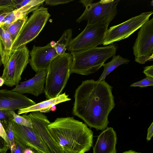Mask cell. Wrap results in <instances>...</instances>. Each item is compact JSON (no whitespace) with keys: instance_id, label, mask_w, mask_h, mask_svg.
<instances>
[{"instance_id":"cell-41","label":"cell","mask_w":153,"mask_h":153,"mask_svg":"<svg viewBox=\"0 0 153 153\" xmlns=\"http://www.w3.org/2000/svg\"><path fill=\"white\" fill-rule=\"evenodd\" d=\"M35 153H38V152H37V151H35Z\"/></svg>"},{"instance_id":"cell-19","label":"cell","mask_w":153,"mask_h":153,"mask_svg":"<svg viewBox=\"0 0 153 153\" xmlns=\"http://www.w3.org/2000/svg\"><path fill=\"white\" fill-rule=\"evenodd\" d=\"M13 42L8 32L0 25V56L4 67L10 56Z\"/></svg>"},{"instance_id":"cell-2","label":"cell","mask_w":153,"mask_h":153,"mask_svg":"<svg viewBox=\"0 0 153 153\" xmlns=\"http://www.w3.org/2000/svg\"><path fill=\"white\" fill-rule=\"evenodd\" d=\"M47 128L54 141L61 148L85 153L92 146L93 131L86 124L73 117L58 118Z\"/></svg>"},{"instance_id":"cell-27","label":"cell","mask_w":153,"mask_h":153,"mask_svg":"<svg viewBox=\"0 0 153 153\" xmlns=\"http://www.w3.org/2000/svg\"><path fill=\"white\" fill-rule=\"evenodd\" d=\"M153 85V77L146 76L140 81L134 82L130 85L131 87H139L141 88Z\"/></svg>"},{"instance_id":"cell-36","label":"cell","mask_w":153,"mask_h":153,"mask_svg":"<svg viewBox=\"0 0 153 153\" xmlns=\"http://www.w3.org/2000/svg\"><path fill=\"white\" fill-rule=\"evenodd\" d=\"M61 150L62 153H78L76 152L64 148H61Z\"/></svg>"},{"instance_id":"cell-26","label":"cell","mask_w":153,"mask_h":153,"mask_svg":"<svg viewBox=\"0 0 153 153\" xmlns=\"http://www.w3.org/2000/svg\"><path fill=\"white\" fill-rule=\"evenodd\" d=\"M5 130L10 143L11 146L10 149L11 153H14L16 148V143L12 127V122L10 124Z\"/></svg>"},{"instance_id":"cell-11","label":"cell","mask_w":153,"mask_h":153,"mask_svg":"<svg viewBox=\"0 0 153 153\" xmlns=\"http://www.w3.org/2000/svg\"><path fill=\"white\" fill-rule=\"evenodd\" d=\"M135 59L153 55V18L147 20L140 28L133 47Z\"/></svg>"},{"instance_id":"cell-23","label":"cell","mask_w":153,"mask_h":153,"mask_svg":"<svg viewBox=\"0 0 153 153\" xmlns=\"http://www.w3.org/2000/svg\"><path fill=\"white\" fill-rule=\"evenodd\" d=\"M10 146L6 130L0 122V153H6Z\"/></svg>"},{"instance_id":"cell-30","label":"cell","mask_w":153,"mask_h":153,"mask_svg":"<svg viewBox=\"0 0 153 153\" xmlns=\"http://www.w3.org/2000/svg\"><path fill=\"white\" fill-rule=\"evenodd\" d=\"M14 9V8L11 7L0 8V25L6 16Z\"/></svg>"},{"instance_id":"cell-1","label":"cell","mask_w":153,"mask_h":153,"mask_svg":"<svg viewBox=\"0 0 153 153\" xmlns=\"http://www.w3.org/2000/svg\"><path fill=\"white\" fill-rule=\"evenodd\" d=\"M112 88L105 80L82 81L75 91L73 114L90 128L104 130L109 123V114L115 106Z\"/></svg>"},{"instance_id":"cell-20","label":"cell","mask_w":153,"mask_h":153,"mask_svg":"<svg viewBox=\"0 0 153 153\" xmlns=\"http://www.w3.org/2000/svg\"><path fill=\"white\" fill-rule=\"evenodd\" d=\"M129 61L128 59L123 58L120 55L113 56L110 62L103 65V71L97 80H104L106 76L118 67L123 64H128Z\"/></svg>"},{"instance_id":"cell-37","label":"cell","mask_w":153,"mask_h":153,"mask_svg":"<svg viewBox=\"0 0 153 153\" xmlns=\"http://www.w3.org/2000/svg\"><path fill=\"white\" fill-rule=\"evenodd\" d=\"M4 79L1 76H0V87L2 86L4 84Z\"/></svg>"},{"instance_id":"cell-16","label":"cell","mask_w":153,"mask_h":153,"mask_svg":"<svg viewBox=\"0 0 153 153\" xmlns=\"http://www.w3.org/2000/svg\"><path fill=\"white\" fill-rule=\"evenodd\" d=\"M117 139L116 132L113 128L107 127L98 136L93 147V153H116Z\"/></svg>"},{"instance_id":"cell-7","label":"cell","mask_w":153,"mask_h":153,"mask_svg":"<svg viewBox=\"0 0 153 153\" xmlns=\"http://www.w3.org/2000/svg\"><path fill=\"white\" fill-rule=\"evenodd\" d=\"M109 24L87 25L83 30L70 41L67 50L74 52L88 49L103 44Z\"/></svg>"},{"instance_id":"cell-24","label":"cell","mask_w":153,"mask_h":153,"mask_svg":"<svg viewBox=\"0 0 153 153\" xmlns=\"http://www.w3.org/2000/svg\"><path fill=\"white\" fill-rule=\"evenodd\" d=\"M9 111L13 115V121L15 123L21 126L32 128L31 122L26 114L22 116L16 114L13 110H9Z\"/></svg>"},{"instance_id":"cell-13","label":"cell","mask_w":153,"mask_h":153,"mask_svg":"<svg viewBox=\"0 0 153 153\" xmlns=\"http://www.w3.org/2000/svg\"><path fill=\"white\" fill-rule=\"evenodd\" d=\"M12 125L15 139L26 147L43 153H50L32 128L21 126L13 120Z\"/></svg>"},{"instance_id":"cell-14","label":"cell","mask_w":153,"mask_h":153,"mask_svg":"<svg viewBox=\"0 0 153 153\" xmlns=\"http://www.w3.org/2000/svg\"><path fill=\"white\" fill-rule=\"evenodd\" d=\"M36 104L34 101L22 94L7 89H0V109L15 111Z\"/></svg>"},{"instance_id":"cell-10","label":"cell","mask_w":153,"mask_h":153,"mask_svg":"<svg viewBox=\"0 0 153 153\" xmlns=\"http://www.w3.org/2000/svg\"><path fill=\"white\" fill-rule=\"evenodd\" d=\"M32 128L50 153H62L61 148L54 141L48 129L50 123L47 117L39 111L31 112L27 115Z\"/></svg>"},{"instance_id":"cell-15","label":"cell","mask_w":153,"mask_h":153,"mask_svg":"<svg viewBox=\"0 0 153 153\" xmlns=\"http://www.w3.org/2000/svg\"><path fill=\"white\" fill-rule=\"evenodd\" d=\"M47 70H43L37 72L32 78L21 82L11 90L23 94L29 93L37 97L44 92Z\"/></svg>"},{"instance_id":"cell-35","label":"cell","mask_w":153,"mask_h":153,"mask_svg":"<svg viewBox=\"0 0 153 153\" xmlns=\"http://www.w3.org/2000/svg\"><path fill=\"white\" fill-rule=\"evenodd\" d=\"M35 150L29 147H26L24 150L23 153H35Z\"/></svg>"},{"instance_id":"cell-3","label":"cell","mask_w":153,"mask_h":153,"mask_svg":"<svg viewBox=\"0 0 153 153\" xmlns=\"http://www.w3.org/2000/svg\"><path fill=\"white\" fill-rule=\"evenodd\" d=\"M117 48L112 44L71 52V73L88 75L97 72L108 59L115 55Z\"/></svg>"},{"instance_id":"cell-5","label":"cell","mask_w":153,"mask_h":153,"mask_svg":"<svg viewBox=\"0 0 153 153\" xmlns=\"http://www.w3.org/2000/svg\"><path fill=\"white\" fill-rule=\"evenodd\" d=\"M119 0H101L93 3L92 0L79 1L85 7L83 13L76 20L80 23L84 20L87 25L109 24L117 13V6Z\"/></svg>"},{"instance_id":"cell-4","label":"cell","mask_w":153,"mask_h":153,"mask_svg":"<svg viewBox=\"0 0 153 153\" xmlns=\"http://www.w3.org/2000/svg\"><path fill=\"white\" fill-rule=\"evenodd\" d=\"M72 57L70 53L58 55L51 62L47 69L44 92L48 99L58 97L69 78Z\"/></svg>"},{"instance_id":"cell-33","label":"cell","mask_w":153,"mask_h":153,"mask_svg":"<svg viewBox=\"0 0 153 153\" xmlns=\"http://www.w3.org/2000/svg\"><path fill=\"white\" fill-rule=\"evenodd\" d=\"M16 143V148L14 153H23V151L26 147L20 143L15 139Z\"/></svg>"},{"instance_id":"cell-39","label":"cell","mask_w":153,"mask_h":153,"mask_svg":"<svg viewBox=\"0 0 153 153\" xmlns=\"http://www.w3.org/2000/svg\"><path fill=\"white\" fill-rule=\"evenodd\" d=\"M56 110V105L52 107L51 108L50 110L52 111H55Z\"/></svg>"},{"instance_id":"cell-8","label":"cell","mask_w":153,"mask_h":153,"mask_svg":"<svg viewBox=\"0 0 153 153\" xmlns=\"http://www.w3.org/2000/svg\"><path fill=\"white\" fill-rule=\"evenodd\" d=\"M29 53L26 45L11 52L1 76L4 79V85L13 87L19 84L22 73L29 62Z\"/></svg>"},{"instance_id":"cell-29","label":"cell","mask_w":153,"mask_h":153,"mask_svg":"<svg viewBox=\"0 0 153 153\" xmlns=\"http://www.w3.org/2000/svg\"><path fill=\"white\" fill-rule=\"evenodd\" d=\"M14 0H0V8L11 7L14 8Z\"/></svg>"},{"instance_id":"cell-21","label":"cell","mask_w":153,"mask_h":153,"mask_svg":"<svg viewBox=\"0 0 153 153\" xmlns=\"http://www.w3.org/2000/svg\"><path fill=\"white\" fill-rule=\"evenodd\" d=\"M27 19V16L11 23L0 25L9 34L13 43L19 34Z\"/></svg>"},{"instance_id":"cell-25","label":"cell","mask_w":153,"mask_h":153,"mask_svg":"<svg viewBox=\"0 0 153 153\" xmlns=\"http://www.w3.org/2000/svg\"><path fill=\"white\" fill-rule=\"evenodd\" d=\"M13 117L9 109H0V122L6 130L13 120Z\"/></svg>"},{"instance_id":"cell-38","label":"cell","mask_w":153,"mask_h":153,"mask_svg":"<svg viewBox=\"0 0 153 153\" xmlns=\"http://www.w3.org/2000/svg\"><path fill=\"white\" fill-rule=\"evenodd\" d=\"M122 153H141L140 152H135L134 151H133L131 150H129L127 151H125Z\"/></svg>"},{"instance_id":"cell-28","label":"cell","mask_w":153,"mask_h":153,"mask_svg":"<svg viewBox=\"0 0 153 153\" xmlns=\"http://www.w3.org/2000/svg\"><path fill=\"white\" fill-rule=\"evenodd\" d=\"M73 1V0H46L44 2L47 5L53 6L68 3Z\"/></svg>"},{"instance_id":"cell-6","label":"cell","mask_w":153,"mask_h":153,"mask_svg":"<svg viewBox=\"0 0 153 153\" xmlns=\"http://www.w3.org/2000/svg\"><path fill=\"white\" fill-rule=\"evenodd\" d=\"M50 16L46 7H39L33 11L13 42L11 52L34 39L42 30Z\"/></svg>"},{"instance_id":"cell-40","label":"cell","mask_w":153,"mask_h":153,"mask_svg":"<svg viewBox=\"0 0 153 153\" xmlns=\"http://www.w3.org/2000/svg\"><path fill=\"white\" fill-rule=\"evenodd\" d=\"M1 58L0 57V67L1 65Z\"/></svg>"},{"instance_id":"cell-42","label":"cell","mask_w":153,"mask_h":153,"mask_svg":"<svg viewBox=\"0 0 153 153\" xmlns=\"http://www.w3.org/2000/svg\"><path fill=\"white\" fill-rule=\"evenodd\" d=\"M38 152L39 153H42V152Z\"/></svg>"},{"instance_id":"cell-22","label":"cell","mask_w":153,"mask_h":153,"mask_svg":"<svg viewBox=\"0 0 153 153\" xmlns=\"http://www.w3.org/2000/svg\"><path fill=\"white\" fill-rule=\"evenodd\" d=\"M72 30L68 29L65 31L59 39L54 45L57 53L59 55L65 53L69 43L72 39Z\"/></svg>"},{"instance_id":"cell-9","label":"cell","mask_w":153,"mask_h":153,"mask_svg":"<svg viewBox=\"0 0 153 153\" xmlns=\"http://www.w3.org/2000/svg\"><path fill=\"white\" fill-rule=\"evenodd\" d=\"M153 13L152 11L143 12L120 24L110 27L106 33L103 45H110L128 38L140 28Z\"/></svg>"},{"instance_id":"cell-34","label":"cell","mask_w":153,"mask_h":153,"mask_svg":"<svg viewBox=\"0 0 153 153\" xmlns=\"http://www.w3.org/2000/svg\"><path fill=\"white\" fill-rule=\"evenodd\" d=\"M153 135V122L151 124L148 129L146 140L148 141L150 140Z\"/></svg>"},{"instance_id":"cell-17","label":"cell","mask_w":153,"mask_h":153,"mask_svg":"<svg viewBox=\"0 0 153 153\" xmlns=\"http://www.w3.org/2000/svg\"><path fill=\"white\" fill-rule=\"evenodd\" d=\"M68 95L65 92L60 94L55 98L48 99L36 104L30 106L18 109V114H26L30 112L39 111L41 113H47L49 112L51 107L59 103L70 101Z\"/></svg>"},{"instance_id":"cell-32","label":"cell","mask_w":153,"mask_h":153,"mask_svg":"<svg viewBox=\"0 0 153 153\" xmlns=\"http://www.w3.org/2000/svg\"><path fill=\"white\" fill-rule=\"evenodd\" d=\"M143 72L146 76L153 77V65H152L144 67Z\"/></svg>"},{"instance_id":"cell-18","label":"cell","mask_w":153,"mask_h":153,"mask_svg":"<svg viewBox=\"0 0 153 153\" xmlns=\"http://www.w3.org/2000/svg\"><path fill=\"white\" fill-rule=\"evenodd\" d=\"M45 1V0H30L29 2L25 6L18 9H14L4 19L0 25L10 23L27 16L28 13L39 7Z\"/></svg>"},{"instance_id":"cell-31","label":"cell","mask_w":153,"mask_h":153,"mask_svg":"<svg viewBox=\"0 0 153 153\" xmlns=\"http://www.w3.org/2000/svg\"><path fill=\"white\" fill-rule=\"evenodd\" d=\"M153 60V55L140 57L135 59V61L140 64H144L147 61H152Z\"/></svg>"},{"instance_id":"cell-12","label":"cell","mask_w":153,"mask_h":153,"mask_svg":"<svg viewBox=\"0 0 153 153\" xmlns=\"http://www.w3.org/2000/svg\"><path fill=\"white\" fill-rule=\"evenodd\" d=\"M30 54L29 62L36 72L47 70L51 61L59 55L51 42L43 47L34 45Z\"/></svg>"}]
</instances>
